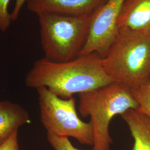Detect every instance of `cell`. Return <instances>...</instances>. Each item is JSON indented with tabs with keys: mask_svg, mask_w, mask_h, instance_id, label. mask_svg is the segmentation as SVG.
Segmentation results:
<instances>
[{
	"mask_svg": "<svg viewBox=\"0 0 150 150\" xmlns=\"http://www.w3.org/2000/svg\"><path fill=\"white\" fill-rule=\"evenodd\" d=\"M11 0H0V31L5 32L12 21L11 13L8 11Z\"/></svg>",
	"mask_w": 150,
	"mask_h": 150,
	"instance_id": "4fadbf2b",
	"label": "cell"
},
{
	"mask_svg": "<svg viewBox=\"0 0 150 150\" xmlns=\"http://www.w3.org/2000/svg\"><path fill=\"white\" fill-rule=\"evenodd\" d=\"M134 139L132 150H150V117L137 109L121 115Z\"/></svg>",
	"mask_w": 150,
	"mask_h": 150,
	"instance_id": "30bf717a",
	"label": "cell"
},
{
	"mask_svg": "<svg viewBox=\"0 0 150 150\" xmlns=\"http://www.w3.org/2000/svg\"><path fill=\"white\" fill-rule=\"evenodd\" d=\"M138 104L137 110L150 117V81L134 90H131Z\"/></svg>",
	"mask_w": 150,
	"mask_h": 150,
	"instance_id": "8fae6325",
	"label": "cell"
},
{
	"mask_svg": "<svg viewBox=\"0 0 150 150\" xmlns=\"http://www.w3.org/2000/svg\"><path fill=\"white\" fill-rule=\"evenodd\" d=\"M36 89L41 121L47 132L59 136L72 137L81 144L93 146L92 125L79 117L75 98H60L45 87Z\"/></svg>",
	"mask_w": 150,
	"mask_h": 150,
	"instance_id": "5b68a950",
	"label": "cell"
},
{
	"mask_svg": "<svg viewBox=\"0 0 150 150\" xmlns=\"http://www.w3.org/2000/svg\"><path fill=\"white\" fill-rule=\"evenodd\" d=\"M0 150H19L17 132L15 133L6 142L0 146Z\"/></svg>",
	"mask_w": 150,
	"mask_h": 150,
	"instance_id": "5bb4252c",
	"label": "cell"
},
{
	"mask_svg": "<svg viewBox=\"0 0 150 150\" xmlns=\"http://www.w3.org/2000/svg\"><path fill=\"white\" fill-rule=\"evenodd\" d=\"M30 122L28 113L20 105L8 101H0V146L20 126Z\"/></svg>",
	"mask_w": 150,
	"mask_h": 150,
	"instance_id": "9c48e42d",
	"label": "cell"
},
{
	"mask_svg": "<svg viewBox=\"0 0 150 150\" xmlns=\"http://www.w3.org/2000/svg\"><path fill=\"white\" fill-rule=\"evenodd\" d=\"M125 0H108L93 15L81 54L96 53L103 58L119 33L118 20Z\"/></svg>",
	"mask_w": 150,
	"mask_h": 150,
	"instance_id": "8992f818",
	"label": "cell"
},
{
	"mask_svg": "<svg viewBox=\"0 0 150 150\" xmlns=\"http://www.w3.org/2000/svg\"><path fill=\"white\" fill-rule=\"evenodd\" d=\"M114 82L134 90L150 81V31H120L102 59Z\"/></svg>",
	"mask_w": 150,
	"mask_h": 150,
	"instance_id": "7a4b0ae2",
	"label": "cell"
},
{
	"mask_svg": "<svg viewBox=\"0 0 150 150\" xmlns=\"http://www.w3.org/2000/svg\"><path fill=\"white\" fill-rule=\"evenodd\" d=\"M102 59L96 53L81 54L64 62L43 57L35 61L28 72L26 85L45 87L60 98H70L114 82L104 69Z\"/></svg>",
	"mask_w": 150,
	"mask_h": 150,
	"instance_id": "6da1fadb",
	"label": "cell"
},
{
	"mask_svg": "<svg viewBox=\"0 0 150 150\" xmlns=\"http://www.w3.org/2000/svg\"><path fill=\"white\" fill-rule=\"evenodd\" d=\"M47 139L54 150H80L75 147L67 137L59 136L47 132Z\"/></svg>",
	"mask_w": 150,
	"mask_h": 150,
	"instance_id": "7c38bea8",
	"label": "cell"
},
{
	"mask_svg": "<svg viewBox=\"0 0 150 150\" xmlns=\"http://www.w3.org/2000/svg\"><path fill=\"white\" fill-rule=\"evenodd\" d=\"M108 0H28V10L38 15L54 12L76 16H92Z\"/></svg>",
	"mask_w": 150,
	"mask_h": 150,
	"instance_id": "52a82bcc",
	"label": "cell"
},
{
	"mask_svg": "<svg viewBox=\"0 0 150 150\" xmlns=\"http://www.w3.org/2000/svg\"><path fill=\"white\" fill-rule=\"evenodd\" d=\"M118 27L119 31H150V0H125Z\"/></svg>",
	"mask_w": 150,
	"mask_h": 150,
	"instance_id": "ba28073f",
	"label": "cell"
},
{
	"mask_svg": "<svg viewBox=\"0 0 150 150\" xmlns=\"http://www.w3.org/2000/svg\"><path fill=\"white\" fill-rule=\"evenodd\" d=\"M27 1L28 0H16L14 8L11 13L12 21L17 20L23 6L24 5L26 2H27Z\"/></svg>",
	"mask_w": 150,
	"mask_h": 150,
	"instance_id": "9a60e30c",
	"label": "cell"
},
{
	"mask_svg": "<svg viewBox=\"0 0 150 150\" xmlns=\"http://www.w3.org/2000/svg\"><path fill=\"white\" fill-rule=\"evenodd\" d=\"M138 104L127 87L116 82L79 94V111L90 118L93 129L92 150H110L112 139L109 132L111 121Z\"/></svg>",
	"mask_w": 150,
	"mask_h": 150,
	"instance_id": "3957f363",
	"label": "cell"
},
{
	"mask_svg": "<svg viewBox=\"0 0 150 150\" xmlns=\"http://www.w3.org/2000/svg\"><path fill=\"white\" fill-rule=\"evenodd\" d=\"M37 15L44 58L52 62H64L80 55L93 16H76L48 12Z\"/></svg>",
	"mask_w": 150,
	"mask_h": 150,
	"instance_id": "277c9868",
	"label": "cell"
}]
</instances>
